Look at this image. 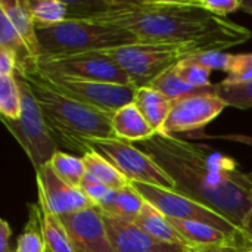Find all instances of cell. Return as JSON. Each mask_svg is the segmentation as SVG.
Returning a JSON list of instances; mask_svg holds the SVG:
<instances>
[{
    "label": "cell",
    "instance_id": "obj_23",
    "mask_svg": "<svg viewBox=\"0 0 252 252\" xmlns=\"http://www.w3.org/2000/svg\"><path fill=\"white\" fill-rule=\"evenodd\" d=\"M15 252H44L43 214L38 202L28 204V220L18 236Z\"/></svg>",
    "mask_w": 252,
    "mask_h": 252
},
{
    "label": "cell",
    "instance_id": "obj_18",
    "mask_svg": "<svg viewBox=\"0 0 252 252\" xmlns=\"http://www.w3.org/2000/svg\"><path fill=\"white\" fill-rule=\"evenodd\" d=\"M133 103L137 106L151 127L157 131V134H161L174 102L167 99L161 92L148 86L136 90Z\"/></svg>",
    "mask_w": 252,
    "mask_h": 252
},
{
    "label": "cell",
    "instance_id": "obj_43",
    "mask_svg": "<svg viewBox=\"0 0 252 252\" xmlns=\"http://www.w3.org/2000/svg\"><path fill=\"white\" fill-rule=\"evenodd\" d=\"M250 252H252V251H250Z\"/></svg>",
    "mask_w": 252,
    "mask_h": 252
},
{
    "label": "cell",
    "instance_id": "obj_31",
    "mask_svg": "<svg viewBox=\"0 0 252 252\" xmlns=\"http://www.w3.org/2000/svg\"><path fill=\"white\" fill-rule=\"evenodd\" d=\"M252 81V53H239L233 55L232 63L227 72V77L220 83L232 84H245Z\"/></svg>",
    "mask_w": 252,
    "mask_h": 252
},
{
    "label": "cell",
    "instance_id": "obj_39",
    "mask_svg": "<svg viewBox=\"0 0 252 252\" xmlns=\"http://www.w3.org/2000/svg\"><path fill=\"white\" fill-rule=\"evenodd\" d=\"M242 233L245 236V241H247V245L250 248V251H252V205L245 217V221H244V226H242Z\"/></svg>",
    "mask_w": 252,
    "mask_h": 252
},
{
    "label": "cell",
    "instance_id": "obj_32",
    "mask_svg": "<svg viewBox=\"0 0 252 252\" xmlns=\"http://www.w3.org/2000/svg\"><path fill=\"white\" fill-rule=\"evenodd\" d=\"M80 189L81 192L86 195V198L90 201V204L93 207H97V208H103L112 198L114 195V189L99 183L97 180L89 177L86 174V177L83 179L81 185H80Z\"/></svg>",
    "mask_w": 252,
    "mask_h": 252
},
{
    "label": "cell",
    "instance_id": "obj_20",
    "mask_svg": "<svg viewBox=\"0 0 252 252\" xmlns=\"http://www.w3.org/2000/svg\"><path fill=\"white\" fill-rule=\"evenodd\" d=\"M145 204H146V199L130 183L128 186L120 190H115L111 201L103 208H99V210L103 214L111 216L114 219L134 223Z\"/></svg>",
    "mask_w": 252,
    "mask_h": 252
},
{
    "label": "cell",
    "instance_id": "obj_6",
    "mask_svg": "<svg viewBox=\"0 0 252 252\" xmlns=\"http://www.w3.org/2000/svg\"><path fill=\"white\" fill-rule=\"evenodd\" d=\"M15 75L21 89V115L18 120H6L3 117H0V120L7 131L19 143L35 171L52 159L59 146L49 131L41 109L28 83L19 74Z\"/></svg>",
    "mask_w": 252,
    "mask_h": 252
},
{
    "label": "cell",
    "instance_id": "obj_30",
    "mask_svg": "<svg viewBox=\"0 0 252 252\" xmlns=\"http://www.w3.org/2000/svg\"><path fill=\"white\" fill-rule=\"evenodd\" d=\"M176 69L179 72V75L185 80V83H188L189 86L195 87V89H205V87H211L213 83L210 80L211 71L208 68H205L202 63H199L195 56H189L183 61H180L176 65Z\"/></svg>",
    "mask_w": 252,
    "mask_h": 252
},
{
    "label": "cell",
    "instance_id": "obj_14",
    "mask_svg": "<svg viewBox=\"0 0 252 252\" xmlns=\"http://www.w3.org/2000/svg\"><path fill=\"white\" fill-rule=\"evenodd\" d=\"M103 214V213H102ZM106 232L114 252H185L189 248L158 241L137 224L103 214Z\"/></svg>",
    "mask_w": 252,
    "mask_h": 252
},
{
    "label": "cell",
    "instance_id": "obj_27",
    "mask_svg": "<svg viewBox=\"0 0 252 252\" xmlns=\"http://www.w3.org/2000/svg\"><path fill=\"white\" fill-rule=\"evenodd\" d=\"M37 27H52L68 18V3L61 0H28Z\"/></svg>",
    "mask_w": 252,
    "mask_h": 252
},
{
    "label": "cell",
    "instance_id": "obj_26",
    "mask_svg": "<svg viewBox=\"0 0 252 252\" xmlns=\"http://www.w3.org/2000/svg\"><path fill=\"white\" fill-rule=\"evenodd\" d=\"M49 165L63 182L75 188H80L83 179L86 177V167L83 158L66 154L61 149L55 152V155L49 161Z\"/></svg>",
    "mask_w": 252,
    "mask_h": 252
},
{
    "label": "cell",
    "instance_id": "obj_35",
    "mask_svg": "<svg viewBox=\"0 0 252 252\" xmlns=\"http://www.w3.org/2000/svg\"><path fill=\"white\" fill-rule=\"evenodd\" d=\"M19 68L16 56L4 49H0V75H15Z\"/></svg>",
    "mask_w": 252,
    "mask_h": 252
},
{
    "label": "cell",
    "instance_id": "obj_9",
    "mask_svg": "<svg viewBox=\"0 0 252 252\" xmlns=\"http://www.w3.org/2000/svg\"><path fill=\"white\" fill-rule=\"evenodd\" d=\"M131 185L137 189V192L149 204H152L155 208H158L168 219L208 223V224L223 229L235 236L245 238L242 230L239 227H236L233 223H230L227 219H224L214 210L208 208L207 205H204L186 195H182L176 190L152 186V185H143V183H131Z\"/></svg>",
    "mask_w": 252,
    "mask_h": 252
},
{
    "label": "cell",
    "instance_id": "obj_3",
    "mask_svg": "<svg viewBox=\"0 0 252 252\" xmlns=\"http://www.w3.org/2000/svg\"><path fill=\"white\" fill-rule=\"evenodd\" d=\"M37 62L16 71L30 86L49 131L58 146L78 154H87L96 140L115 139L112 115L74 100L59 92L37 68Z\"/></svg>",
    "mask_w": 252,
    "mask_h": 252
},
{
    "label": "cell",
    "instance_id": "obj_21",
    "mask_svg": "<svg viewBox=\"0 0 252 252\" xmlns=\"http://www.w3.org/2000/svg\"><path fill=\"white\" fill-rule=\"evenodd\" d=\"M84 167H86V174L99 183L114 189L120 190L126 186L130 185V180L106 158H103L97 152H87L81 155Z\"/></svg>",
    "mask_w": 252,
    "mask_h": 252
},
{
    "label": "cell",
    "instance_id": "obj_2",
    "mask_svg": "<svg viewBox=\"0 0 252 252\" xmlns=\"http://www.w3.org/2000/svg\"><path fill=\"white\" fill-rule=\"evenodd\" d=\"M142 148L176 183V192L214 210L242 230L252 205V185L239 164L205 145L155 134Z\"/></svg>",
    "mask_w": 252,
    "mask_h": 252
},
{
    "label": "cell",
    "instance_id": "obj_24",
    "mask_svg": "<svg viewBox=\"0 0 252 252\" xmlns=\"http://www.w3.org/2000/svg\"><path fill=\"white\" fill-rule=\"evenodd\" d=\"M151 87L161 92L171 102H177L183 97L199 94V93H214V84L211 87H205V89H195V87L189 86L188 83H185V80L179 75L176 65L173 68H170L168 71L162 72L158 78H155L152 81Z\"/></svg>",
    "mask_w": 252,
    "mask_h": 252
},
{
    "label": "cell",
    "instance_id": "obj_22",
    "mask_svg": "<svg viewBox=\"0 0 252 252\" xmlns=\"http://www.w3.org/2000/svg\"><path fill=\"white\" fill-rule=\"evenodd\" d=\"M43 214V238L44 252H74L68 232L59 216L52 213L47 205L38 199Z\"/></svg>",
    "mask_w": 252,
    "mask_h": 252
},
{
    "label": "cell",
    "instance_id": "obj_36",
    "mask_svg": "<svg viewBox=\"0 0 252 252\" xmlns=\"http://www.w3.org/2000/svg\"><path fill=\"white\" fill-rule=\"evenodd\" d=\"M10 238H12V227L6 220L0 221V252H15L10 247Z\"/></svg>",
    "mask_w": 252,
    "mask_h": 252
},
{
    "label": "cell",
    "instance_id": "obj_38",
    "mask_svg": "<svg viewBox=\"0 0 252 252\" xmlns=\"http://www.w3.org/2000/svg\"><path fill=\"white\" fill-rule=\"evenodd\" d=\"M208 139H221L227 142H235V143H242L248 145L252 148V136L248 134H239V133H229V134H219V136H205Z\"/></svg>",
    "mask_w": 252,
    "mask_h": 252
},
{
    "label": "cell",
    "instance_id": "obj_15",
    "mask_svg": "<svg viewBox=\"0 0 252 252\" xmlns=\"http://www.w3.org/2000/svg\"><path fill=\"white\" fill-rule=\"evenodd\" d=\"M170 221L174 226V229L180 233V236L183 238V241L189 248H202V247H216V245H239L248 248L245 238L235 236L208 223L176 220V219H170Z\"/></svg>",
    "mask_w": 252,
    "mask_h": 252
},
{
    "label": "cell",
    "instance_id": "obj_10",
    "mask_svg": "<svg viewBox=\"0 0 252 252\" xmlns=\"http://www.w3.org/2000/svg\"><path fill=\"white\" fill-rule=\"evenodd\" d=\"M50 83L68 97L78 100L105 114L114 115L123 106L133 103L136 87L133 84H118L106 81H75L52 80Z\"/></svg>",
    "mask_w": 252,
    "mask_h": 252
},
{
    "label": "cell",
    "instance_id": "obj_12",
    "mask_svg": "<svg viewBox=\"0 0 252 252\" xmlns=\"http://www.w3.org/2000/svg\"><path fill=\"white\" fill-rule=\"evenodd\" d=\"M74 252H114L103 214L97 207L61 217Z\"/></svg>",
    "mask_w": 252,
    "mask_h": 252
},
{
    "label": "cell",
    "instance_id": "obj_28",
    "mask_svg": "<svg viewBox=\"0 0 252 252\" xmlns=\"http://www.w3.org/2000/svg\"><path fill=\"white\" fill-rule=\"evenodd\" d=\"M21 89L16 75H0V117L18 120L21 115Z\"/></svg>",
    "mask_w": 252,
    "mask_h": 252
},
{
    "label": "cell",
    "instance_id": "obj_41",
    "mask_svg": "<svg viewBox=\"0 0 252 252\" xmlns=\"http://www.w3.org/2000/svg\"><path fill=\"white\" fill-rule=\"evenodd\" d=\"M247 176H248V180H250V183L252 185V173H248Z\"/></svg>",
    "mask_w": 252,
    "mask_h": 252
},
{
    "label": "cell",
    "instance_id": "obj_40",
    "mask_svg": "<svg viewBox=\"0 0 252 252\" xmlns=\"http://www.w3.org/2000/svg\"><path fill=\"white\" fill-rule=\"evenodd\" d=\"M242 9H244L247 13L252 15V0H244V1H242Z\"/></svg>",
    "mask_w": 252,
    "mask_h": 252
},
{
    "label": "cell",
    "instance_id": "obj_33",
    "mask_svg": "<svg viewBox=\"0 0 252 252\" xmlns=\"http://www.w3.org/2000/svg\"><path fill=\"white\" fill-rule=\"evenodd\" d=\"M195 3L219 18H226L229 13L242 9V0H195Z\"/></svg>",
    "mask_w": 252,
    "mask_h": 252
},
{
    "label": "cell",
    "instance_id": "obj_17",
    "mask_svg": "<svg viewBox=\"0 0 252 252\" xmlns=\"http://www.w3.org/2000/svg\"><path fill=\"white\" fill-rule=\"evenodd\" d=\"M112 130L124 142H146L157 134L134 103H128L112 115Z\"/></svg>",
    "mask_w": 252,
    "mask_h": 252
},
{
    "label": "cell",
    "instance_id": "obj_29",
    "mask_svg": "<svg viewBox=\"0 0 252 252\" xmlns=\"http://www.w3.org/2000/svg\"><path fill=\"white\" fill-rule=\"evenodd\" d=\"M214 93L226 102L227 106L238 109L252 108V81L245 84H214Z\"/></svg>",
    "mask_w": 252,
    "mask_h": 252
},
{
    "label": "cell",
    "instance_id": "obj_1",
    "mask_svg": "<svg viewBox=\"0 0 252 252\" xmlns=\"http://www.w3.org/2000/svg\"><path fill=\"white\" fill-rule=\"evenodd\" d=\"M68 3V18L92 19L127 30L139 43L192 46L198 55L224 52L242 44L252 32L219 18L195 0H103Z\"/></svg>",
    "mask_w": 252,
    "mask_h": 252
},
{
    "label": "cell",
    "instance_id": "obj_42",
    "mask_svg": "<svg viewBox=\"0 0 252 252\" xmlns=\"http://www.w3.org/2000/svg\"><path fill=\"white\" fill-rule=\"evenodd\" d=\"M185 252H192V251H190V250H188V251H185Z\"/></svg>",
    "mask_w": 252,
    "mask_h": 252
},
{
    "label": "cell",
    "instance_id": "obj_25",
    "mask_svg": "<svg viewBox=\"0 0 252 252\" xmlns=\"http://www.w3.org/2000/svg\"><path fill=\"white\" fill-rule=\"evenodd\" d=\"M0 49L9 50L16 56L18 63H19L18 69L27 66L28 63L37 62L32 58V55H31L28 46L25 44V41L22 40V37L18 34V31L13 28V25L10 24V21L1 10H0Z\"/></svg>",
    "mask_w": 252,
    "mask_h": 252
},
{
    "label": "cell",
    "instance_id": "obj_16",
    "mask_svg": "<svg viewBox=\"0 0 252 252\" xmlns=\"http://www.w3.org/2000/svg\"><path fill=\"white\" fill-rule=\"evenodd\" d=\"M0 10L7 16L13 28L22 37L32 58L38 61L41 55V49L37 35V22L31 13L28 0H1Z\"/></svg>",
    "mask_w": 252,
    "mask_h": 252
},
{
    "label": "cell",
    "instance_id": "obj_5",
    "mask_svg": "<svg viewBox=\"0 0 252 252\" xmlns=\"http://www.w3.org/2000/svg\"><path fill=\"white\" fill-rule=\"evenodd\" d=\"M103 53L121 66L136 89L151 86L155 78L177 65L180 61L198 55L192 46L148 43L121 46L105 50Z\"/></svg>",
    "mask_w": 252,
    "mask_h": 252
},
{
    "label": "cell",
    "instance_id": "obj_11",
    "mask_svg": "<svg viewBox=\"0 0 252 252\" xmlns=\"http://www.w3.org/2000/svg\"><path fill=\"white\" fill-rule=\"evenodd\" d=\"M227 108L226 102L216 93H199L174 102L161 134L199 131L214 121Z\"/></svg>",
    "mask_w": 252,
    "mask_h": 252
},
{
    "label": "cell",
    "instance_id": "obj_13",
    "mask_svg": "<svg viewBox=\"0 0 252 252\" xmlns=\"http://www.w3.org/2000/svg\"><path fill=\"white\" fill-rule=\"evenodd\" d=\"M35 180L38 186V199L59 217L69 216L93 207L80 188L63 182L47 164L35 170Z\"/></svg>",
    "mask_w": 252,
    "mask_h": 252
},
{
    "label": "cell",
    "instance_id": "obj_37",
    "mask_svg": "<svg viewBox=\"0 0 252 252\" xmlns=\"http://www.w3.org/2000/svg\"><path fill=\"white\" fill-rule=\"evenodd\" d=\"M192 252H250L248 248L239 245H216V247H202V248H189Z\"/></svg>",
    "mask_w": 252,
    "mask_h": 252
},
{
    "label": "cell",
    "instance_id": "obj_8",
    "mask_svg": "<svg viewBox=\"0 0 252 252\" xmlns=\"http://www.w3.org/2000/svg\"><path fill=\"white\" fill-rule=\"evenodd\" d=\"M35 68L52 80L106 81L131 84L127 74L103 52H90L68 58L38 61Z\"/></svg>",
    "mask_w": 252,
    "mask_h": 252
},
{
    "label": "cell",
    "instance_id": "obj_4",
    "mask_svg": "<svg viewBox=\"0 0 252 252\" xmlns=\"http://www.w3.org/2000/svg\"><path fill=\"white\" fill-rule=\"evenodd\" d=\"M37 35L41 49L38 61L105 52L139 43L137 37L124 28L80 18H66L52 27H37Z\"/></svg>",
    "mask_w": 252,
    "mask_h": 252
},
{
    "label": "cell",
    "instance_id": "obj_34",
    "mask_svg": "<svg viewBox=\"0 0 252 252\" xmlns=\"http://www.w3.org/2000/svg\"><path fill=\"white\" fill-rule=\"evenodd\" d=\"M232 58H233L232 53H224V52H208V53L195 55V59L210 71H221L226 74L229 72Z\"/></svg>",
    "mask_w": 252,
    "mask_h": 252
},
{
    "label": "cell",
    "instance_id": "obj_19",
    "mask_svg": "<svg viewBox=\"0 0 252 252\" xmlns=\"http://www.w3.org/2000/svg\"><path fill=\"white\" fill-rule=\"evenodd\" d=\"M134 224H137L143 232H146L148 235H151L152 238L158 241H162L167 244L183 245L189 248L186 242L183 241V238L180 236V233L171 224L170 219L165 214H162L158 208H155L152 204H149L148 201L143 205Z\"/></svg>",
    "mask_w": 252,
    "mask_h": 252
},
{
    "label": "cell",
    "instance_id": "obj_7",
    "mask_svg": "<svg viewBox=\"0 0 252 252\" xmlns=\"http://www.w3.org/2000/svg\"><path fill=\"white\" fill-rule=\"evenodd\" d=\"M89 152H97L112 162L130 183L152 185L170 190H176V183L170 174L143 149L133 146L121 139L96 140L89 145Z\"/></svg>",
    "mask_w": 252,
    "mask_h": 252
}]
</instances>
